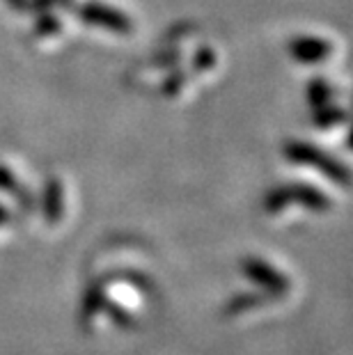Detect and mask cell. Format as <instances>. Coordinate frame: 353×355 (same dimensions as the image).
<instances>
[{
	"label": "cell",
	"mask_w": 353,
	"mask_h": 355,
	"mask_svg": "<svg viewBox=\"0 0 353 355\" xmlns=\"http://www.w3.org/2000/svg\"><path fill=\"white\" fill-rule=\"evenodd\" d=\"M284 154H287V158L291 163L321 170L330 181H335V184H340V186L349 184V170L344 168L342 163H337L333 156H328L326 152H321V149H317V147L291 140L289 145L284 147Z\"/></svg>",
	"instance_id": "1"
},
{
	"label": "cell",
	"mask_w": 353,
	"mask_h": 355,
	"mask_svg": "<svg viewBox=\"0 0 353 355\" xmlns=\"http://www.w3.org/2000/svg\"><path fill=\"white\" fill-rule=\"evenodd\" d=\"M78 17L83 21H87V24H92V26L115 30V33H122V35L131 30V21L126 19L122 12L112 10V7H106V5H96V3L83 5L78 10Z\"/></svg>",
	"instance_id": "2"
},
{
	"label": "cell",
	"mask_w": 353,
	"mask_h": 355,
	"mask_svg": "<svg viewBox=\"0 0 353 355\" xmlns=\"http://www.w3.org/2000/svg\"><path fill=\"white\" fill-rule=\"evenodd\" d=\"M289 53L291 58H296L298 62H324V60L333 53V46L321 40V37H296V40L289 42Z\"/></svg>",
	"instance_id": "3"
},
{
	"label": "cell",
	"mask_w": 353,
	"mask_h": 355,
	"mask_svg": "<svg viewBox=\"0 0 353 355\" xmlns=\"http://www.w3.org/2000/svg\"><path fill=\"white\" fill-rule=\"evenodd\" d=\"M289 193V200L291 202H300L303 207L312 209V211H324L330 207L328 198L321 191H317V188L307 186V184H298V186H289L287 188Z\"/></svg>",
	"instance_id": "4"
},
{
	"label": "cell",
	"mask_w": 353,
	"mask_h": 355,
	"mask_svg": "<svg viewBox=\"0 0 353 355\" xmlns=\"http://www.w3.org/2000/svg\"><path fill=\"white\" fill-rule=\"evenodd\" d=\"M46 216L51 223L62 216V186L58 181H49L46 186Z\"/></svg>",
	"instance_id": "5"
},
{
	"label": "cell",
	"mask_w": 353,
	"mask_h": 355,
	"mask_svg": "<svg viewBox=\"0 0 353 355\" xmlns=\"http://www.w3.org/2000/svg\"><path fill=\"white\" fill-rule=\"evenodd\" d=\"M330 96H333V89H330V85L324 78H317L310 83V103L314 108H324L330 101Z\"/></svg>",
	"instance_id": "6"
},
{
	"label": "cell",
	"mask_w": 353,
	"mask_h": 355,
	"mask_svg": "<svg viewBox=\"0 0 353 355\" xmlns=\"http://www.w3.org/2000/svg\"><path fill=\"white\" fill-rule=\"evenodd\" d=\"M291 200H289V193H287V188H280V191H273L271 195H268V200H266V209L268 211H280L287 207Z\"/></svg>",
	"instance_id": "7"
},
{
	"label": "cell",
	"mask_w": 353,
	"mask_h": 355,
	"mask_svg": "<svg viewBox=\"0 0 353 355\" xmlns=\"http://www.w3.org/2000/svg\"><path fill=\"white\" fill-rule=\"evenodd\" d=\"M314 119H319V126H330V122H344V119H347V112L340 108H326Z\"/></svg>",
	"instance_id": "8"
},
{
	"label": "cell",
	"mask_w": 353,
	"mask_h": 355,
	"mask_svg": "<svg viewBox=\"0 0 353 355\" xmlns=\"http://www.w3.org/2000/svg\"><path fill=\"white\" fill-rule=\"evenodd\" d=\"M0 191H19V186H17V179H14V175L10 170H5V168H0Z\"/></svg>",
	"instance_id": "9"
},
{
	"label": "cell",
	"mask_w": 353,
	"mask_h": 355,
	"mask_svg": "<svg viewBox=\"0 0 353 355\" xmlns=\"http://www.w3.org/2000/svg\"><path fill=\"white\" fill-rule=\"evenodd\" d=\"M10 3H12L14 7H24V5H26V0H10Z\"/></svg>",
	"instance_id": "10"
},
{
	"label": "cell",
	"mask_w": 353,
	"mask_h": 355,
	"mask_svg": "<svg viewBox=\"0 0 353 355\" xmlns=\"http://www.w3.org/2000/svg\"><path fill=\"white\" fill-rule=\"evenodd\" d=\"M5 216H7V214H5V211H3V209H0V223H3V220H5Z\"/></svg>",
	"instance_id": "11"
}]
</instances>
